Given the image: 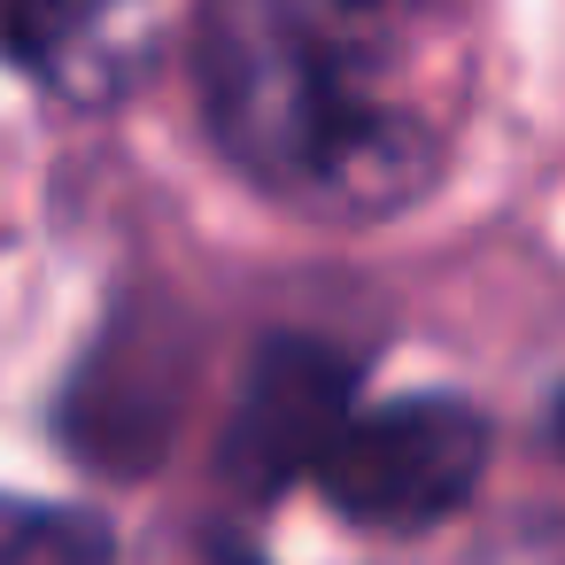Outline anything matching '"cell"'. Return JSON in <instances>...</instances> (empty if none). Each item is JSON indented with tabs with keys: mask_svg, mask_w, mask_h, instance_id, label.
<instances>
[{
	"mask_svg": "<svg viewBox=\"0 0 565 565\" xmlns=\"http://www.w3.org/2000/svg\"><path fill=\"white\" fill-rule=\"evenodd\" d=\"M186 387H194V333L179 310L156 302H125L94 349L78 356V372L63 380L55 403V434L86 472L109 480H140L163 465L179 418H186Z\"/></svg>",
	"mask_w": 565,
	"mask_h": 565,
	"instance_id": "cell-3",
	"label": "cell"
},
{
	"mask_svg": "<svg viewBox=\"0 0 565 565\" xmlns=\"http://www.w3.org/2000/svg\"><path fill=\"white\" fill-rule=\"evenodd\" d=\"M550 441H557V457H565V395H557V411H550Z\"/></svg>",
	"mask_w": 565,
	"mask_h": 565,
	"instance_id": "cell-7",
	"label": "cell"
},
{
	"mask_svg": "<svg viewBox=\"0 0 565 565\" xmlns=\"http://www.w3.org/2000/svg\"><path fill=\"white\" fill-rule=\"evenodd\" d=\"M9 565H117V526L86 503H9Z\"/></svg>",
	"mask_w": 565,
	"mask_h": 565,
	"instance_id": "cell-6",
	"label": "cell"
},
{
	"mask_svg": "<svg viewBox=\"0 0 565 565\" xmlns=\"http://www.w3.org/2000/svg\"><path fill=\"white\" fill-rule=\"evenodd\" d=\"M349 418H356V364L318 333H264L217 441V480L248 503H271L279 488L318 480Z\"/></svg>",
	"mask_w": 565,
	"mask_h": 565,
	"instance_id": "cell-4",
	"label": "cell"
},
{
	"mask_svg": "<svg viewBox=\"0 0 565 565\" xmlns=\"http://www.w3.org/2000/svg\"><path fill=\"white\" fill-rule=\"evenodd\" d=\"M194 94L271 202L318 225L403 217L472 102V0H202Z\"/></svg>",
	"mask_w": 565,
	"mask_h": 565,
	"instance_id": "cell-1",
	"label": "cell"
},
{
	"mask_svg": "<svg viewBox=\"0 0 565 565\" xmlns=\"http://www.w3.org/2000/svg\"><path fill=\"white\" fill-rule=\"evenodd\" d=\"M488 472V418L465 395H395L349 418L333 457L318 465L326 503L372 534H418L472 503Z\"/></svg>",
	"mask_w": 565,
	"mask_h": 565,
	"instance_id": "cell-2",
	"label": "cell"
},
{
	"mask_svg": "<svg viewBox=\"0 0 565 565\" xmlns=\"http://www.w3.org/2000/svg\"><path fill=\"white\" fill-rule=\"evenodd\" d=\"M163 40V0H9V63L71 109H109L140 86Z\"/></svg>",
	"mask_w": 565,
	"mask_h": 565,
	"instance_id": "cell-5",
	"label": "cell"
}]
</instances>
